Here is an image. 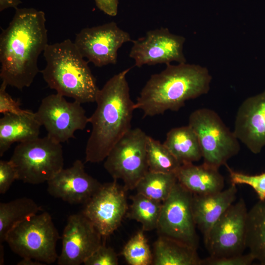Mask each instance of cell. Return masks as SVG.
Listing matches in <instances>:
<instances>
[{"label": "cell", "instance_id": "1", "mask_svg": "<svg viewBox=\"0 0 265 265\" xmlns=\"http://www.w3.org/2000/svg\"><path fill=\"white\" fill-rule=\"evenodd\" d=\"M45 13L33 8L16 9L0 35V77L19 90L29 87L40 72L38 59L48 43Z\"/></svg>", "mask_w": 265, "mask_h": 265}, {"label": "cell", "instance_id": "2", "mask_svg": "<svg viewBox=\"0 0 265 265\" xmlns=\"http://www.w3.org/2000/svg\"><path fill=\"white\" fill-rule=\"evenodd\" d=\"M127 68L110 78L99 89L96 109L89 117L92 129L85 147V161L105 159L117 142L131 128L135 103L130 94Z\"/></svg>", "mask_w": 265, "mask_h": 265}, {"label": "cell", "instance_id": "3", "mask_svg": "<svg viewBox=\"0 0 265 265\" xmlns=\"http://www.w3.org/2000/svg\"><path fill=\"white\" fill-rule=\"evenodd\" d=\"M166 65L164 70L151 75L135 103V109L142 110L144 117L178 111L187 100L210 90L212 77L207 68L186 62Z\"/></svg>", "mask_w": 265, "mask_h": 265}, {"label": "cell", "instance_id": "4", "mask_svg": "<svg viewBox=\"0 0 265 265\" xmlns=\"http://www.w3.org/2000/svg\"><path fill=\"white\" fill-rule=\"evenodd\" d=\"M43 55L46 65L40 72L51 89L81 104L95 102L99 90L96 79L74 42L48 44Z\"/></svg>", "mask_w": 265, "mask_h": 265}, {"label": "cell", "instance_id": "5", "mask_svg": "<svg viewBox=\"0 0 265 265\" xmlns=\"http://www.w3.org/2000/svg\"><path fill=\"white\" fill-rule=\"evenodd\" d=\"M17 180L31 185L48 182L63 168L62 146L48 135L19 143L10 159Z\"/></svg>", "mask_w": 265, "mask_h": 265}, {"label": "cell", "instance_id": "6", "mask_svg": "<svg viewBox=\"0 0 265 265\" xmlns=\"http://www.w3.org/2000/svg\"><path fill=\"white\" fill-rule=\"evenodd\" d=\"M59 238L51 215L45 212L17 224L8 233L5 241L22 258L50 264L57 260L56 246Z\"/></svg>", "mask_w": 265, "mask_h": 265}, {"label": "cell", "instance_id": "7", "mask_svg": "<svg viewBox=\"0 0 265 265\" xmlns=\"http://www.w3.org/2000/svg\"><path fill=\"white\" fill-rule=\"evenodd\" d=\"M188 125L197 134L203 163L219 169L238 153V139L213 110L202 108L194 110L189 115Z\"/></svg>", "mask_w": 265, "mask_h": 265}, {"label": "cell", "instance_id": "8", "mask_svg": "<svg viewBox=\"0 0 265 265\" xmlns=\"http://www.w3.org/2000/svg\"><path fill=\"white\" fill-rule=\"evenodd\" d=\"M148 135L141 129L129 130L114 146L104 166L113 180H121L126 190L135 189L149 171L146 145Z\"/></svg>", "mask_w": 265, "mask_h": 265}, {"label": "cell", "instance_id": "9", "mask_svg": "<svg viewBox=\"0 0 265 265\" xmlns=\"http://www.w3.org/2000/svg\"><path fill=\"white\" fill-rule=\"evenodd\" d=\"M192 201L193 194L177 182L162 202L157 229L159 236L173 238L197 249L199 237Z\"/></svg>", "mask_w": 265, "mask_h": 265}, {"label": "cell", "instance_id": "10", "mask_svg": "<svg viewBox=\"0 0 265 265\" xmlns=\"http://www.w3.org/2000/svg\"><path fill=\"white\" fill-rule=\"evenodd\" d=\"M64 97L57 93L44 97L35 112L47 135L60 143L74 138L75 132L84 130L89 123L81 103L68 102Z\"/></svg>", "mask_w": 265, "mask_h": 265}, {"label": "cell", "instance_id": "11", "mask_svg": "<svg viewBox=\"0 0 265 265\" xmlns=\"http://www.w3.org/2000/svg\"><path fill=\"white\" fill-rule=\"evenodd\" d=\"M247 213L245 201L240 198L215 222L204 240L210 257L220 258L243 254L246 248Z\"/></svg>", "mask_w": 265, "mask_h": 265}, {"label": "cell", "instance_id": "12", "mask_svg": "<svg viewBox=\"0 0 265 265\" xmlns=\"http://www.w3.org/2000/svg\"><path fill=\"white\" fill-rule=\"evenodd\" d=\"M132 41L130 34L114 22L86 27L76 34L74 43L84 58L101 67L117 62L118 51Z\"/></svg>", "mask_w": 265, "mask_h": 265}, {"label": "cell", "instance_id": "13", "mask_svg": "<svg viewBox=\"0 0 265 265\" xmlns=\"http://www.w3.org/2000/svg\"><path fill=\"white\" fill-rule=\"evenodd\" d=\"M126 190L117 180L103 184L84 204L82 213L102 236L111 235L120 226L128 211Z\"/></svg>", "mask_w": 265, "mask_h": 265}, {"label": "cell", "instance_id": "14", "mask_svg": "<svg viewBox=\"0 0 265 265\" xmlns=\"http://www.w3.org/2000/svg\"><path fill=\"white\" fill-rule=\"evenodd\" d=\"M186 39L184 36L171 33L167 28L150 30L143 37L132 41L129 56L134 65L170 64L175 61L186 63L183 52Z\"/></svg>", "mask_w": 265, "mask_h": 265}, {"label": "cell", "instance_id": "15", "mask_svg": "<svg viewBox=\"0 0 265 265\" xmlns=\"http://www.w3.org/2000/svg\"><path fill=\"white\" fill-rule=\"evenodd\" d=\"M102 235L82 213L70 215L63 230L59 265H80L103 243Z\"/></svg>", "mask_w": 265, "mask_h": 265}, {"label": "cell", "instance_id": "16", "mask_svg": "<svg viewBox=\"0 0 265 265\" xmlns=\"http://www.w3.org/2000/svg\"><path fill=\"white\" fill-rule=\"evenodd\" d=\"M48 193L71 204H84L103 184L88 174L82 161L77 159L72 166L58 172L47 182Z\"/></svg>", "mask_w": 265, "mask_h": 265}, {"label": "cell", "instance_id": "17", "mask_svg": "<svg viewBox=\"0 0 265 265\" xmlns=\"http://www.w3.org/2000/svg\"><path fill=\"white\" fill-rule=\"evenodd\" d=\"M233 132L252 153L261 152L265 146V90L246 98L240 104Z\"/></svg>", "mask_w": 265, "mask_h": 265}, {"label": "cell", "instance_id": "18", "mask_svg": "<svg viewBox=\"0 0 265 265\" xmlns=\"http://www.w3.org/2000/svg\"><path fill=\"white\" fill-rule=\"evenodd\" d=\"M238 189L232 184L228 188L207 195L193 194L192 206L197 227L205 240L211 228L225 211L235 202Z\"/></svg>", "mask_w": 265, "mask_h": 265}, {"label": "cell", "instance_id": "19", "mask_svg": "<svg viewBox=\"0 0 265 265\" xmlns=\"http://www.w3.org/2000/svg\"><path fill=\"white\" fill-rule=\"evenodd\" d=\"M217 169L203 163L181 164L176 173L178 182L194 195H207L222 190L224 178Z\"/></svg>", "mask_w": 265, "mask_h": 265}, {"label": "cell", "instance_id": "20", "mask_svg": "<svg viewBox=\"0 0 265 265\" xmlns=\"http://www.w3.org/2000/svg\"><path fill=\"white\" fill-rule=\"evenodd\" d=\"M0 119V156L13 143L23 142L39 137L41 124L35 112L25 115L3 114Z\"/></svg>", "mask_w": 265, "mask_h": 265}, {"label": "cell", "instance_id": "21", "mask_svg": "<svg viewBox=\"0 0 265 265\" xmlns=\"http://www.w3.org/2000/svg\"><path fill=\"white\" fill-rule=\"evenodd\" d=\"M153 254L154 265H201L197 249L163 236L154 242Z\"/></svg>", "mask_w": 265, "mask_h": 265}, {"label": "cell", "instance_id": "22", "mask_svg": "<svg viewBox=\"0 0 265 265\" xmlns=\"http://www.w3.org/2000/svg\"><path fill=\"white\" fill-rule=\"evenodd\" d=\"M163 144L181 164L193 163L202 158L197 134L189 125L171 129Z\"/></svg>", "mask_w": 265, "mask_h": 265}, {"label": "cell", "instance_id": "23", "mask_svg": "<svg viewBox=\"0 0 265 265\" xmlns=\"http://www.w3.org/2000/svg\"><path fill=\"white\" fill-rule=\"evenodd\" d=\"M246 246L255 259L265 265V200H259L248 211Z\"/></svg>", "mask_w": 265, "mask_h": 265}, {"label": "cell", "instance_id": "24", "mask_svg": "<svg viewBox=\"0 0 265 265\" xmlns=\"http://www.w3.org/2000/svg\"><path fill=\"white\" fill-rule=\"evenodd\" d=\"M40 207L27 197L0 203V243L5 241L9 232L17 224L38 213Z\"/></svg>", "mask_w": 265, "mask_h": 265}, {"label": "cell", "instance_id": "25", "mask_svg": "<svg viewBox=\"0 0 265 265\" xmlns=\"http://www.w3.org/2000/svg\"><path fill=\"white\" fill-rule=\"evenodd\" d=\"M132 203L126 216L137 221L144 231L157 229L162 202L158 201L139 193L131 196Z\"/></svg>", "mask_w": 265, "mask_h": 265}, {"label": "cell", "instance_id": "26", "mask_svg": "<svg viewBox=\"0 0 265 265\" xmlns=\"http://www.w3.org/2000/svg\"><path fill=\"white\" fill-rule=\"evenodd\" d=\"M177 182L176 174L148 171L138 182L135 189L137 193L163 202L168 197Z\"/></svg>", "mask_w": 265, "mask_h": 265}, {"label": "cell", "instance_id": "27", "mask_svg": "<svg viewBox=\"0 0 265 265\" xmlns=\"http://www.w3.org/2000/svg\"><path fill=\"white\" fill-rule=\"evenodd\" d=\"M146 152L149 171L176 174L181 165L163 143L149 136Z\"/></svg>", "mask_w": 265, "mask_h": 265}, {"label": "cell", "instance_id": "28", "mask_svg": "<svg viewBox=\"0 0 265 265\" xmlns=\"http://www.w3.org/2000/svg\"><path fill=\"white\" fill-rule=\"evenodd\" d=\"M142 229L133 235L125 245L122 255L129 265H152L153 254Z\"/></svg>", "mask_w": 265, "mask_h": 265}, {"label": "cell", "instance_id": "29", "mask_svg": "<svg viewBox=\"0 0 265 265\" xmlns=\"http://www.w3.org/2000/svg\"><path fill=\"white\" fill-rule=\"evenodd\" d=\"M232 184L246 185L257 193L259 200H265V172L257 175H249L232 170L227 164Z\"/></svg>", "mask_w": 265, "mask_h": 265}, {"label": "cell", "instance_id": "30", "mask_svg": "<svg viewBox=\"0 0 265 265\" xmlns=\"http://www.w3.org/2000/svg\"><path fill=\"white\" fill-rule=\"evenodd\" d=\"M84 265H117L118 255L111 247L103 243L84 262Z\"/></svg>", "mask_w": 265, "mask_h": 265}, {"label": "cell", "instance_id": "31", "mask_svg": "<svg viewBox=\"0 0 265 265\" xmlns=\"http://www.w3.org/2000/svg\"><path fill=\"white\" fill-rule=\"evenodd\" d=\"M7 85L2 82L0 87V113L16 115H25L32 112L31 110L22 109L19 100L14 99L6 91Z\"/></svg>", "mask_w": 265, "mask_h": 265}, {"label": "cell", "instance_id": "32", "mask_svg": "<svg viewBox=\"0 0 265 265\" xmlns=\"http://www.w3.org/2000/svg\"><path fill=\"white\" fill-rule=\"evenodd\" d=\"M255 260L250 253L228 257L214 258L209 256L202 259L201 265H250Z\"/></svg>", "mask_w": 265, "mask_h": 265}, {"label": "cell", "instance_id": "33", "mask_svg": "<svg viewBox=\"0 0 265 265\" xmlns=\"http://www.w3.org/2000/svg\"><path fill=\"white\" fill-rule=\"evenodd\" d=\"M16 180L17 174L15 167L9 160L0 161V193L4 194Z\"/></svg>", "mask_w": 265, "mask_h": 265}, {"label": "cell", "instance_id": "34", "mask_svg": "<svg viewBox=\"0 0 265 265\" xmlns=\"http://www.w3.org/2000/svg\"><path fill=\"white\" fill-rule=\"evenodd\" d=\"M97 8L105 14L115 16L118 13V0H94Z\"/></svg>", "mask_w": 265, "mask_h": 265}, {"label": "cell", "instance_id": "35", "mask_svg": "<svg viewBox=\"0 0 265 265\" xmlns=\"http://www.w3.org/2000/svg\"><path fill=\"white\" fill-rule=\"evenodd\" d=\"M21 3L20 0H0V11H2L9 8L16 9Z\"/></svg>", "mask_w": 265, "mask_h": 265}, {"label": "cell", "instance_id": "36", "mask_svg": "<svg viewBox=\"0 0 265 265\" xmlns=\"http://www.w3.org/2000/svg\"><path fill=\"white\" fill-rule=\"evenodd\" d=\"M18 265H43V263L28 258H23L17 264Z\"/></svg>", "mask_w": 265, "mask_h": 265}, {"label": "cell", "instance_id": "37", "mask_svg": "<svg viewBox=\"0 0 265 265\" xmlns=\"http://www.w3.org/2000/svg\"><path fill=\"white\" fill-rule=\"evenodd\" d=\"M4 250L2 244H0V265H3L4 263Z\"/></svg>", "mask_w": 265, "mask_h": 265}]
</instances>
